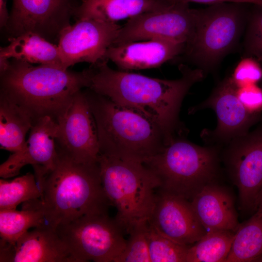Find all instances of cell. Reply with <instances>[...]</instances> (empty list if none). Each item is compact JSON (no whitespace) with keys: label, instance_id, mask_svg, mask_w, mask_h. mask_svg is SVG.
<instances>
[{"label":"cell","instance_id":"25","mask_svg":"<svg viewBox=\"0 0 262 262\" xmlns=\"http://www.w3.org/2000/svg\"><path fill=\"white\" fill-rule=\"evenodd\" d=\"M235 233L229 230L207 232L190 246L186 262H225Z\"/></svg>","mask_w":262,"mask_h":262},{"label":"cell","instance_id":"23","mask_svg":"<svg viewBox=\"0 0 262 262\" xmlns=\"http://www.w3.org/2000/svg\"><path fill=\"white\" fill-rule=\"evenodd\" d=\"M46 224L41 199L23 203L22 210H0V241L12 243L32 228Z\"/></svg>","mask_w":262,"mask_h":262},{"label":"cell","instance_id":"33","mask_svg":"<svg viewBox=\"0 0 262 262\" xmlns=\"http://www.w3.org/2000/svg\"><path fill=\"white\" fill-rule=\"evenodd\" d=\"M6 3L7 0H0V25L2 28L5 26L9 16Z\"/></svg>","mask_w":262,"mask_h":262},{"label":"cell","instance_id":"17","mask_svg":"<svg viewBox=\"0 0 262 262\" xmlns=\"http://www.w3.org/2000/svg\"><path fill=\"white\" fill-rule=\"evenodd\" d=\"M57 127V122L49 116L34 121L21 150L13 153L0 164V177L7 179L15 176L27 164L52 170L58 157L55 142Z\"/></svg>","mask_w":262,"mask_h":262},{"label":"cell","instance_id":"13","mask_svg":"<svg viewBox=\"0 0 262 262\" xmlns=\"http://www.w3.org/2000/svg\"><path fill=\"white\" fill-rule=\"evenodd\" d=\"M121 26L116 23L88 17L80 18L61 33L58 47L65 69L76 64H95L103 61L113 46Z\"/></svg>","mask_w":262,"mask_h":262},{"label":"cell","instance_id":"19","mask_svg":"<svg viewBox=\"0 0 262 262\" xmlns=\"http://www.w3.org/2000/svg\"><path fill=\"white\" fill-rule=\"evenodd\" d=\"M190 202L206 232H235L238 228L240 224L233 196L217 181L203 187Z\"/></svg>","mask_w":262,"mask_h":262},{"label":"cell","instance_id":"10","mask_svg":"<svg viewBox=\"0 0 262 262\" xmlns=\"http://www.w3.org/2000/svg\"><path fill=\"white\" fill-rule=\"evenodd\" d=\"M189 3L170 2L163 9L129 19L119 29L114 45L159 38L186 45L193 35L197 20V9L191 8Z\"/></svg>","mask_w":262,"mask_h":262},{"label":"cell","instance_id":"4","mask_svg":"<svg viewBox=\"0 0 262 262\" xmlns=\"http://www.w3.org/2000/svg\"><path fill=\"white\" fill-rule=\"evenodd\" d=\"M54 167L39 183L46 224L54 229L82 216L107 213L98 163L76 162L58 151Z\"/></svg>","mask_w":262,"mask_h":262},{"label":"cell","instance_id":"1","mask_svg":"<svg viewBox=\"0 0 262 262\" xmlns=\"http://www.w3.org/2000/svg\"><path fill=\"white\" fill-rule=\"evenodd\" d=\"M107 61L92 64L84 70L87 88L141 112L173 136L183 134L185 130L179 119L180 109L191 87L204 78L202 69L180 64V78L164 80L114 70Z\"/></svg>","mask_w":262,"mask_h":262},{"label":"cell","instance_id":"18","mask_svg":"<svg viewBox=\"0 0 262 262\" xmlns=\"http://www.w3.org/2000/svg\"><path fill=\"white\" fill-rule=\"evenodd\" d=\"M185 46L162 38L128 42L111 46L105 59L122 70L155 68L183 53Z\"/></svg>","mask_w":262,"mask_h":262},{"label":"cell","instance_id":"8","mask_svg":"<svg viewBox=\"0 0 262 262\" xmlns=\"http://www.w3.org/2000/svg\"><path fill=\"white\" fill-rule=\"evenodd\" d=\"M56 230L72 262H115L124 248V230L108 213L86 215Z\"/></svg>","mask_w":262,"mask_h":262},{"label":"cell","instance_id":"2","mask_svg":"<svg viewBox=\"0 0 262 262\" xmlns=\"http://www.w3.org/2000/svg\"><path fill=\"white\" fill-rule=\"evenodd\" d=\"M2 95L37 119L49 116L56 122L66 112L75 95L88 86L84 70L75 72L58 66L10 59L0 72Z\"/></svg>","mask_w":262,"mask_h":262},{"label":"cell","instance_id":"27","mask_svg":"<svg viewBox=\"0 0 262 262\" xmlns=\"http://www.w3.org/2000/svg\"><path fill=\"white\" fill-rule=\"evenodd\" d=\"M147 233L151 262H186L190 246L180 244L164 236L148 221Z\"/></svg>","mask_w":262,"mask_h":262},{"label":"cell","instance_id":"35","mask_svg":"<svg viewBox=\"0 0 262 262\" xmlns=\"http://www.w3.org/2000/svg\"><path fill=\"white\" fill-rule=\"evenodd\" d=\"M260 82L261 83V86L262 87V81H261Z\"/></svg>","mask_w":262,"mask_h":262},{"label":"cell","instance_id":"34","mask_svg":"<svg viewBox=\"0 0 262 262\" xmlns=\"http://www.w3.org/2000/svg\"><path fill=\"white\" fill-rule=\"evenodd\" d=\"M254 214L259 217H262V188L258 196L256 213Z\"/></svg>","mask_w":262,"mask_h":262},{"label":"cell","instance_id":"15","mask_svg":"<svg viewBox=\"0 0 262 262\" xmlns=\"http://www.w3.org/2000/svg\"><path fill=\"white\" fill-rule=\"evenodd\" d=\"M148 222L160 233L181 244L192 246L207 232L190 201L159 191Z\"/></svg>","mask_w":262,"mask_h":262},{"label":"cell","instance_id":"29","mask_svg":"<svg viewBox=\"0 0 262 262\" xmlns=\"http://www.w3.org/2000/svg\"><path fill=\"white\" fill-rule=\"evenodd\" d=\"M243 48L244 57H252L262 66V5H250Z\"/></svg>","mask_w":262,"mask_h":262},{"label":"cell","instance_id":"5","mask_svg":"<svg viewBox=\"0 0 262 262\" xmlns=\"http://www.w3.org/2000/svg\"><path fill=\"white\" fill-rule=\"evenodd\" d=\"M221 147L196 145L183 135L174 137L144 164L159 182V191L189 201L221 174Z\"/></svg>","mask_w":262,"mask_h":262},{"label":"cell","instance_id":"20","mask_svg":"<svg viewBox=\"0 0 262 262\" xmlns=\"http://www.w3.org/2000/svg\"><path fill=\"white\" fill-rule=\"evenodd\" d=\"M8 39L9 44L0 49V70L5 67L10 59L65 69L58 45L39 35L29 33Z\"/></svg>","mask_w":262,"mask_h":262},{"label":"cell","instance_id":"30","mask_svg":"<svg viewBox=\"0 0 262 262\" xmlns=\"http://www.w3.org/2000/svg\"><path fill=\"white\" fill-rule=\"evenodd\" d=\"M230 78L237 88L257 84L262 80V66L252 57H244L236 66Z\"/></svg>","mask_w":262,"mask_h":262},{"label":"cell","instance_id":"32","mask_svg":"<svg viewBox=\"0 0 262 262\" xmlns=\"http://www.w3.org/2000/svg\"><path fill=\"white\" fill-rule=\"evenodd\" d=\"M169 2H196L209 5L223 3V2H238L246 3L253 4L262 5V0H163Z\"/></svg>","mask_w":262,"mask_h":262},{"label":"cell","instance_id":"7","mask_svg":"<svg viewBox=\"0 0 262 262\" xmlns=\"http://www.w3.org/2000/svg\"><path fill=\"white\" fill-rule=\"evenodd\" d=\"M251 4L223 2L197 9L193 35L183 53L205 73L215 70L245 33Z\"/></svg>","mask_w":262,"mask_h":262},{"label":"cell","instance_id":"24","mask_svg":"<svg viewBox=\"0 0 262 262\" xmlns=\"http://www.w3.org/2000/svg\"><path fill=\"white\" fill-rule=\"evenodd\" d=\"M262 255V217L254 214L240 225L225 262H256Z\"/></svg>","mask_w":262,"mask_h":262},{"label":"cell","instance_id":"9","mask_svg":"<svg viewBox=\"0 0 262 262\" xmlns=\"http://www.w3.org/2000/svg\"><path fill=\"white\" fill-rule=\"evenodd\" d=\"M221 161L237 187L241 210L256 211L262 188V125L221 147Z\"/></svg>","mask_w":262,"mask_h":262},{"label":"cell","instance_id":"31","mask_svg":"<svg viewBox=\"0 0 262 262\" xmlns=\"http://www.w3.org/2000/svg\"><path fill=\"white\" fill-rule=\"evenodd\" d=\"M237 96L250 113L260 115L262 112V87L257 84L236 89Z\"/></svg>","mask_w":262,"mask_h":262},{"label":"cell","instance_id":"28","mask_svg":"<svg viewBox=\"0 0 262 262\" xmlns=\"http://www.w3.org/2000/svg\"><path fill=\"white\" fill-rule=\"evenodd\" d=\"M148 221L131 228L125 246L115 262H151L147 233Z\"/></svg>","mask_w":262,"mask_h":262},{"label":"cell","instance_id":"6","mask_svg":"<svg viewBox=\"0 0 262 262\" xmlns=\"http://www.w3.org/2000/svg\"><path fill=\"white\" fill-rule=\"evenodd\" d=\"M98 163L105 194L117 210L115 219L128 233L133 226L150 217L158 181L143 163L101 154Z\"/></svg>","mask_w":262,"mask_h":262},{"label":"cell","instance_id":"26","mask_svg":"<svg viewBox=\"0 0 262 262\" xmlns=\"http://www.w3.org/2000/svg\"><path fill=\"white\" fill-rule=\"evenodd\" d=\"M41 196L34 174L30 172L9 181L0 180V210L16 209L19 204Z\"/></svg>","mask_w":262,"mask_h":262},{"label":"cell","instance_id":"21","mask_svg":"<svg viewBox=\"0 0 262 262\" xmlns=\"http://www.w3.org/2000/svg\"><path fill=\"white\" fill-rule=\"evenodd\" d=\"M170 2L163 0H82L75 17H88L110 22L158 11Z\"/></svg>","mask_w":262,"mask_h":262},{"label":"cell","instance_id":"14","mask_svg":"<svg viewBox=\"0 0 262 262\" xmlns=\"http://www.w3.org/2000/svg\"><path fill=\"white\" fill-rule=\"evenodd\" d=\"M57 149L76 162H98L99 147L96 122L83 91L75 95L57 121Z\"/></svg>","mask_w":262,"mask_h":262},{"label":"cell","instance_id":"22","mask_svg":"<svg viewBox=\"0 0 262 262\" xmlns=\"http://www.w3.org/2000/svg\"><path fill=\"white\" fill-rule=\"evenodd\" d=\"M33 123L21 107L0 95V145L1 148L16 152L23 148L27 133Z\"/></svg>","mask_w":262,"mask_h":262},{"label":"cell","instance_id":"12","mask_svg":"<svg viewBox=\"0 0 262 262\" xmlns=\"http://www.w3.org/2000/svg\"><path fill=\"white\" fill-rule=\"evenodd\" d=\"M236 89L230 76H227L218 82L207 98L189 109L190 114L210 108L216 114V128L206 129L201 133L206 145L222 147L232 139L247 133L260 120L261 114L249 113L242 104Z\"/></svg>","mask_w":262,"mask_h":262},{"label":"cell","instance_id":"16","mask_svg":"<svg viewBox=\"0 0 262 262\" xmlns=\"http://www.w3.org/2000/svg\"><path fill=\"white\" fill-rule=\"evenodd\" d=\"M0 262H72L68 249L56 229L45 224L16 241H0Z\"/></svg>","mask_w":262,"mask_h":262},{"label":"cell","instance_id":"11","mask_svg":"<svg viewBox=\"0 0 262 262\" xmlns=\"http://www.w3.org/2000/svg\"><path fill=\"white\" fill-rule=\"evenodd\" d=\"M12 0L4 27L8 38L32 33L52 43L58 42L61 33L71 25L80 6L74 0Z\"/></svg>","mask_w":262,"mask_h":262},{"label":"cell","instance_id":"3","mask_svg":"<svg viewBox=\"0 0 262 262\" xmlns=\"http://www.w3.org/2000/svg\"><path fill=\"white\" fill-rule=\"evenodd\" d=\"M84 92L96 122L99 154L144 163L176 137L140 112L89 88Z\"/></svg>","mask_w":262,"mask_h":262}]
</instances>
